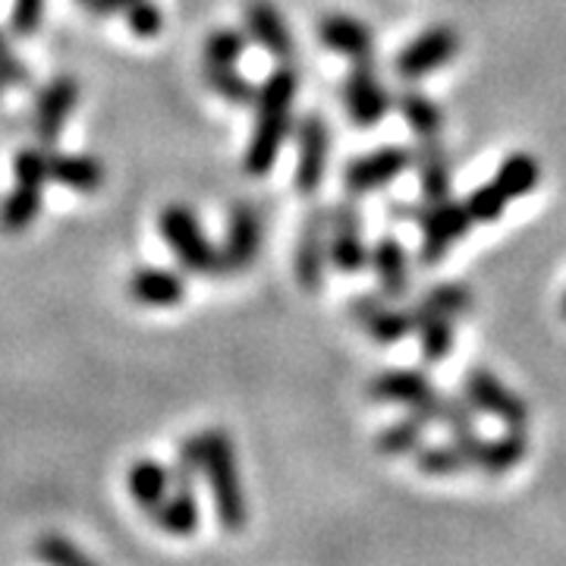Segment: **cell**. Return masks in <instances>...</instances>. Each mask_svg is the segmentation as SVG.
<instances>
[{
  "mask_svg": "<svg viewBox=\"0 0 566 566\" xmlns=\"http://www.w3.org/2000/svg\"><path fill=\"white\" fill-rule=\"evenodd\" d=\"M324 264H327V208L315 205L300 223V237L293 249V271L303 290L308 293L322 290Z\"/></svg>",
  "mask_w": 566,
  "mask_h": 566,
  "instance_id": "cell-17",
  "label": "cell"
},
{
  "mask_svg": "<svg viewBox=\"0 0 566 566\" xmlns=\"http://www.w3.org/2000/svg\"><path fill=\"white\" fill-rule=\"evenodd\" d=\"M205 82L227 104H240L243 107V104H255V98H259V85L249 76H243L237 70V63L233 66H205Z\"/></svg>",
  "mask_w": 566,
  "mask_h": 566,
  "instance_id": "cell-28",
  "label": "cell"
},
{
  "mask_svg": "<svg viewBox=\"0 0 566 566\" xmlns=\"http://www.w3.org/2000/svg\"><path fill=\"white\" fill-rule=\"evenodd\" d=\"M394 98L387 95V88L375 73V61H353L349 73L344 80V107L346 117L356 126H378L385 120Z\"/></svg>",
  "mask_w": 566,
  "mask_h": 566,
  "instance_id": "cell-13",
  "label": "cell"
},
{
  "mask_svg": "<svg viewBox=\"0 0 566 566\" xmlns=\"http://www.w3.org/2000/svg\"><path fill=\"white\" fill-rule=\"evenodd\" d=\"M82 7H92V3H95V0H80Z\"/></svg>",
  "mask_w": 566,
  "mask_h": 566,
  "instance_id": "cell-41",
  "label": "cell"
},
{
  "mask_svg": "<svg viewBox=\"0 0 566 566\" xmlns=\"http://www.w3.org/2000/svg\"><path fill=\"white\" fill-rule=\"evenodd\" d=\"M32 551H35V557L44 560V564H54V566L88 564V554H82L80 547L73 545L70 538H63V535H41Z\"/></svg>",
  "mask_w": 566,
  "mask_h": 566,
  "instance_id": "cell-34",
  "label": "cell"
},
{
  "mask_svg": "<svg viewBox=\"0 0 566 566\" xmlns=\"http://www.w3.org/2000/svg\"><path fill=\"white\" fill-rule=\"evenodd\" d=\"M129 3H133V0H95L88 10H92L95 17H114V13H123Z\"/></svg>",
  "mask_w": 566,
  "mask_h": 566,
  "instance_id": "cell-38",
  "label": "cell"
},
{
  "mask_svg": "<svg viewBox=\"0 0 566 566\" xmlns=\"http://www.w3.org/2000/svg\"><path fill=\"white\" fill-rule=\"evenodd\" d=\"M353 318L363 324V331L381 346L400 344L403 337L416 334V315L412 308H390L378 296H356L349 303Z\"/></svg>",
  "mask_w": 566,
  "mask_h": 566,
  "instance_id": "cell-18",
  "label": "cell"
},
{
  "mask_svg": "<svg viewBox=\"0 0 566 566\" xmlns=\"http://www.w3.org/2000/svg\"><path fill=\"white\" fill-rule=\"evenodd\" d=\"M542 180V164L528 151H513L504 164L497 167V174L479 186L469 199H465V211L472 223H491L504 214V208L516 199L528 196Z\"/></svg>",
  "mask_w": 566,
  "mask_h": 566,
  "instance_id": "cell-5",
  "label": "cell"
},
{
  "mask_svg": "<svg viewBox=\"0 0 566 566\" xmlns=\"http://www.w3.org/2000/svg\"><path fill=\"white\" fill-rule=\"evenodd\" d=\"M126 485H129V494H133V501L151 516L155 513V506L161 504L164 497H167V491H170V469L158 460H136V463L129 465V472H126Z\"/></svg>",
  "mask_w": 566,
  "mask_h": 566,
  "instance_id": "cell-26",
  "label": "cell"
},
{
  "mask_svg": "<svg viewBox=\"0 0 566 566\" xmlns=\"http://www.w3.org/2000/svg\"><path fill=\"white\" fill-rule=\"evenodd\" d=\"M0 76L10 85H29L32 82V70L13 54V48H10V41H7L3 32H0Z\"/></svg>",
  "mask_w": 566,
  "mask_h": 566,
  "instance_id": "cell-37",
  "label": "cell"
},
{
  "mask_svg": "<svg viewBox=\"0 0 566 566\" xmlns=\"http://www.w3.org/2000/svg\"><path fill=\"white\" fill-rule=\"evenodd\" d=\"M463 397L475 409L488 412L491 419L504 422L506 428H523L528 424V406L510 390V387L482 365H472L463 378Z\"/></svg>",
  "mask_w": 566,
  "mask_h": 566,
  "instance_id": "cell-9",
  "label": "cell"
},
{
  "mask_svg": "<svg viewBox=\"0 0 566 566\" xmlns=\"http://www.w3.org/2000/svg\"><path fill=\"white\" fill-rule=\"evenodd\" d=\"M457 54H460V32L450 25H431L394 57V73L400 80H422L428 73L441 70L447 61H453Z\"/></svg>",
  "mask_w": 566,
  "mask_h": 566,
  "instance_id": "cell-12",
  "label": "cell"
},
{
  "mask_svg": "<svg viewBox=\"0 0 566 566\" xmlns=\"http://www.w3.org/2000/svg\"><path fill=\"white\" fill-rule=\"evenodd\" d=\"M422 431L424 422L419 416H406L400 422L387 424L385 431L378 434L375 441V450L385 453V457H403V453H412L422 447Z\"/></svg>",
  "mask_w": 566,
  "mask_h": 566,
  "instance_id": "cell-32",
  "label": "cell"
},
{
  "mask_svg": "<svg viewBox=\"0 0 566 566\" xmlns=\"http://www.w3.org/2000/svg\"><path fill=\"white\" fill-rule=\"evenodd\" d=\"M158 230L167 249L180 259L189 274H221V252L208 240L202 221L189 205H164L158 214Z\"/></svg>",
  "mask_w": 566,
  "mask_h": 566,
  "instance_id": "cell-7",
  "label": "cell"
},
{
  "mask_svg": "<svg viewBox=\"0 0 566 566\" xmlns=\"http://www.w3.org/2000/svg\"><path fill=\"white\" fill-rule=\"evenodd\" d=\"M126 290L139 305L167 308V305H180L186 300V277L170 268H136L129 274Z\"/></svg>",
  "mask_w": 566,
  "mask_h": 566,
  "instance_id": "cell-21",
  "label": "cell"
},
{
  "mask_svg": "<svg viewBox=\"0 0 566 566\" xmlns=\"http://www.w3.org/2000/svg\"><path fill=\"white\" fill-rule=\"evenodd\" d=\"M300 88V76L293 66H277L259 85L255 98V126L245 145L243 170L249 177H268L281 158L283 142L293 126V98Z\"/></svg>",
  "mask_w": 566,
  "mask_h": 566,
  "instance_id": "cell-2",
  "label": "cell"
},
{
  "mask_svg": "<svg viewBox=\"0 0 566 566\" xmlns=\"http://www.w3.org/2000/svg\"><path fill=\"white\" fill-rule=\"evenodd\" d=\"M148 520H155V526L164 528L167 535H177V538L192 535V532L199 528V523H202L196 491L186 485H170L167 497L155 506V513H151Z\"/></svg>",
  "mask_w": 566,
  "mask_h": 566,
  "instance_id": "cell-25",
  "label": "cell"
},
{
  "mask_svg": "<svg viewBox=\"0 0 566 566\" xmlns=\"http://www.w3.org/2000/svg\"><path fill=\"white\" fill-rule=\"evenodd\" d=\"M249 35L240 29H214L205 39V66H233L243 57Z\"/></svg>",
  "mask_w": 566,
  "mask_h": 566,
  "instance_id": "cell-33",
  "label": "cell"
},
{
  "mask_svg": "<svg viewBox=\"0 0 566 566\" xmlns=\"http://www.w3.org/2000/svg\"><path fill=\"white\" fill-rule=\"evenodd\" d=\"M245 20V35L255 41L262 51H268L274 61H293V32L290 25L283 20V13L271 3V0H245L243 10Z\"/></svg>",
  "mask_w": 566,
  "mask_h": 566,
  "instance_id": "cell-19",
  "label": "cell"
},
{
  "mask_svg": "<svg viewBox=\"0 0 566 566\" xmlns=\"http://www.w3.org/2000/svg\"><path fill=\"white\" fill-rule=\"evenodd\" d=\"M48 180H54L70 192L92 196L104 186V164L92 155L76 151H51L48 155Z\"/></svg>",
  "mask_w": 566,
  "mask_h": 566,
  "instance_id": "cell-22",
  "label": "cell"
},
{
  "mask_svg": "<svg viewBox=\"0 0 566 566\" xmlns=\"http://www.w3.org/2000/svg\"><path fill=\"white\" fill-rule=\"evenodd\" d=\"M412 167L419 170V186H422L424 202H444L450 199L453 186V164L447 158L444 145L434 139H419V148L412 151Z\"/></svg>",
  "mask_w": 566,
  "mask_h": 566,
  "instance_id": "cell-24",
  "label": "cell"
},
{
  "mask_svg": "<svg viewBox=\"0 0 566 566\" xmlns=\"http://www.w3.org/2000/svg\"><path fill=\"white\" fill-rule=\"evenodd\" d=\"M318 41L327 51L344 54L349 61H375V39L365 22L344 17V13H327L318 22Z\"/></svg>",
  "mask_w": 566,
  "mask_h": 566,
  "instance_id": "cell-20",
  "label": "cell"
},
{
  "mask_svg": "<svg viewBox=\"0 0 566 566\" xmlns=\"http://www.w3.org/2000/svg\"><path fill=\"white\" fill-rule=\"evenodd\" d=\"M453 441L463 450L469 469H479V472H488V475H504V472H510L513 465L526 457L528 450L526 431L523 428H510L501 438H479L475 431H469V434H460Z\"/></svg>",
  "mask_w": 566,
  "mask_h": 566,
  "instance_id": "cell-16",
  "label": "cell"
},
{
  "mask_svg": "<svg viewBox=\"0 0 566 566\" xmlns=\"http://www.w3.org/2000/svg\"><path fill=\"white\" fill-rule=\"evenodd\" d=\"M560 312H564V318H566V293H564V300H560Z\"/></svg>",
  "mask_w": 566,
  "mask_h": 566,
  "instance_id": "cell-40",
  "label": "cell"
},
{
  "mask_svg": "<svg viewBox=\"0 0 566 566\" xmlns=\"http://www.w3.org/2000/svg\"><path fill=\"white\" fill-rule=\"evenodd\" d=\"M368 264L381 283L385 300H403L409 293V252L397 237H381L368 249Z\"/></svg>",
  "mask_w": 566,
  "mask_h": 566,
  "instance_id": "cell-23",
  "label": "cell"
},
{
  "mask_svg": "<svg viewBox=\"0 0 566 566\" xmlns=\"http://www.w3.org/2000/svg\"><path fill=\"white\" fill-rule=\"evenodd\" d=\"M416 315V334H419V353L424 363H441L453 349V318L438 315V312H424L419 305H412Z\"/></svg>",
  "mask_w": 566,
  "mask_h": 566,
  "instance_id": "cell-27",
  "label": "cell"
},
{
  "mask_svg": "<svg viewBox=\"0 0 566 566\" xmlns=\"http://www.w3.org/2000/svg\"><path fill=\"white\" fill-rule=\"evenodd\" d=\"M412 167V151L403 145H385L368 155H359L344 167V186L349 196H368L385 189Z\"/></svg>",
  "mask_w": 566,
  "mask_h": 566,
  "instance_id": "cell-14",
  "label": "cell"
},
{
  "mask_svg": "<svg viewBox=\"0 0 566 566\" xmlns=\"http://www.w3.org/2000/svg\"><path fill=\"white\" fill-rule=\"evenodd\" d=\"M419 308L424 312H438V315H447V318H460L465 312H472V290L465 286V283H434V286H428L422 296H419Z\"/></svg>",
  "mask_w": 566,
  "mask_h": 566,
  "instance_id": "cell-30",
  "label": "cell"
},
{
  "mask_svg": "<svg viewBox=\"0 0 566 566\" xmlns=\"http://www.w3.org/2000/svg\"><path fill=\"white\" fill-rule=\"evenodd\" d=\"M123 17H126L129 32L139 35V39H155L164 29V13L155 0H133V3L123 10Z\"/></svg>",
  "mask_w": 566,
  "mask_h": 566,
  "instance_id": "cell-35",
  "label": "cell"
},
{
  "mask_svg": "<svg viewBox=\"0 0 566 566\" xmlns=\"http://www.w3.org/2000/svg\"><path fill=\"white\" fill-rule=\"evenodd\" d=\"M48 155L44 145H25L13 155V189L0 202V230L22 233L41 214V189L48 182Z\"/></svg>",
  "mask_w": 566,
  "mask_h": 566,
  "instance_id": "cell-6",
  "label": "cell"
},
{
  "mask_svg": "<svg viewBox=\"0 0 566 566\" xmlns=\"http://www.w3.org/2000/svg\"><path fill=\"white\" fill-rule=\"evenodd\" d=\"M397 107H400L403 120L409 123V129H412L419 139H434V136L441 133V126H444L441 107L431 102L428 95H422V92H403V95L397 98Z\"/></svg>",
  "mask_w": 566,
  "mask_h": 566,
  "instance_id": "cell-29",
  "label": "cell"
},
{
  "mask_svg": "<svg viewBox=\"0 0 566 566\" xmlns=\"http://www.w3.org/2000/svg\"><path fill=\"white\" fill-rule=\"evenodd\" d=\"M327 158H331V126L318 114H305L296 123V170H293V186L300 196L308 199L322 189Z\"/></svg>",
  "mask_w": 566,
  "mask_h": 566,
  "instance_id": "cell-10",
  "label": "cell"
},
{
  "mask_svg": "<svg viewBox=\"0 0 566 566\" xmlns=\"http://www.w3.org/2000/svg\"><path fill=\"white\" fill-rule=\"evenodd\" d=\"M368 397L375 403H400L412 409V416H419L424 424H444L453 438L475 431V406L465 397H444L438 387L431 385V378L412 368H390L381 371L378 378H371Z\"/></svg>",
  "mask_w": 566,
  "mask_h": 566,
  "instance_id": "cell-1",
  "label": "cell"
},
{
  "mask_svg": "<svg viewBox=\"0 0 566 566\" xmlns=\"http://www.w3.org/2000/svg\"><path fill=\"white\" fill-rule=\"evenodd\" d=\"M416 465H419V472H422V475H434V479L460 475V472L469 469L463 450H460L457 441H450V444L419 447V453H416Z\"/></svg>",
  "mask_w": 566,
  "mask_h": 566,
  "instance_id": "cell-31",
  "label": "cell"
},
{
  "mask_svg": "<svg viewBox=\"0 0 566 566\" xmlns=\"http://www.w3.org/2000/svg\"><path fill=\"white\" fill-rule=\"evenodd\" d=\"M76 104H80V80L70 76V73L54 76L41 88L35 107H32V133L44 148H51L54 142L61 139L63 126H66Z\"/></svg>",
  "mask_w": 566,
  "mask_h": 566,
  "instance_id": "cell-15",
  "label": "cell"
},
{
  "mask_svg": "<svg viewBox=\"0 0 566 566\" xmlns=\"http://www.w3.org/2000/svg\"><path fill=\"white\" fill-rule=\"evenodd\" d=\"M41 20H44V0H13V10H10V32L29 39L39 32Z\"/></svg>",
  "mask_w": 566,
  "mask_h": 566,
  "instance_id": "cell-36",
  "label": "cell"
},
{
  "mask_svg": "<svg viewBox=\"0 0 566 566\" xmlns=\"http://www.w3.org/2000/svg\"><path fill=\"white\" fill-rule=\"evenodd\" d=\"M7 88H10V82L0 76V98H3V92H7Z\"/></svg>",
  "mask_w": 566,
  "mask_h": 566,
  "instance_id": "cell-39",
  "label": "cell"
},
{
  "mask_svg": "<svg viewBox=\"0 0 566 566\" xmlns=\"http://www.w3.org/2000/svg\"><path fill=\"white\" fill-rule=\"evenodd\" d=\"M390 221H412L422 230V245H419V262L424 268L438 264L447 252L453 249L457 240H463V233L472 227V218L465 211V202H424V205H403L390 202Z\"/></svg>",
  "mask_w": 566,
  "mask_h": 566,
  "instance_id": "cell-4",
  "label": "cell"
},
{
  "mask_svg": "<svg viewBox=\"0 0 566 566\" xmlns=\"http://www.w3.org/2000/svg\"><path fill=\"white\" fill-rule=\"evenodd\" d=\"M327 259L340 274H363L368 268V245L363 240V208L344 199L327 208Z\"/></svg>",
  "mask_w": 566,
  "mask_h": 566,
  "instance_id": "cell-8",
  "label": "cell"
},
{
  "mask_svg": "<svg viewBox=\"0 0 566 566\" xmlns=\"http://www.w3.org/2000/svg\"><path fill=\"white\" fill-rule=\"evenodd\" d=\"M199 438H202V475L211 488L218 523L227 532H240L249 520V506H245L233 441L221 428H205L199 431Z\"/></svg>",
  "mask_w": 566,
  "mask_h": 566,
  "instance_id": "cell-3",
  "label": "cell"
},
{
  "mask_svg": "<svg viewBox=\"0 0 566 566\" xmlns=\"http://www.w3.org/2000/svg\"><path fill=\"white\" fill-rule=\"evenodd\" d=\"M262 214L252 202H237L227 218V233H223L221 274H243L249 271L259 252H262Z\"/></svg>",
  "mask_w": 566,
  "mask_h": 566,
  "instance_id": "cell-11",
  "label": "cell"
}]
</instances>
